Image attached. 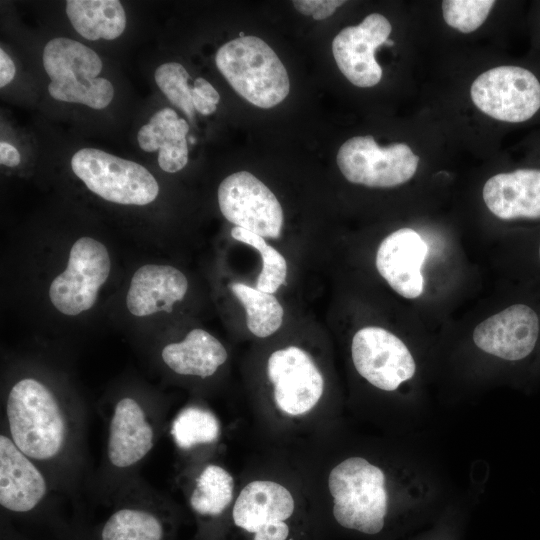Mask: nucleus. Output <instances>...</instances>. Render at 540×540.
Listing matches in <instances>:
<instances>
[{
  "mask_svg": "<svg viewBox=\"0 0 540 540\" xmlns=\"http://www.w3.org/2000/svg\"><path fill=\"white\" fill-rule=\"evenodd\" d=\"M215 62L231 87L257 107H274L289 94L285 66L274 50L256 36L225 43L217 51Z\"/></svg>",
  "mask_w": 540,
  "mask_h": 540,
  "instance_id": "nucleus-4",
  "label": "nucleus"
},
{
  "mask_svg": "<svg viewBox=\"0 0 540 540\" xmlns=\"http://www.w3.org/2000/svg\"><path fill=\"white\" fill-rule=\"evenodd\" d=\"M171 526L160 514L145 508L123 507L102 524L100 540H169Z\"/></svg>",
  "mask_w": 540,
  "mask_h": 540,
  "instance_id": "nucleus-24",
  "label": "nucleus"
},
{
  "mask_svg": "<svg viewBox=\"0 0 540 540\" xmlns=\"http://www.w3.org/2000/svg\"><path fill=\"white\" fill-rule=\"evenodd\" d=\"M43 66L51 80L49 94L56 100L103 109L113 99L111 82L97 77L102 71L100 57L78 41L65 37L50 40L43 50Z\"/></svg>",
  "mask_w": 540,
  "mask_h": 540,
  "instance_id": "nucleus-5",
  "label": "nucleus"
},
{
  "mask_svg": "<svg viewBox=\"0 0 540 540\" xmlns=\"http://www.w3.org/2000/svg\"><path fill=\"white\" fill-rule=\"evenodd\" d=\"M483 199L502 220L540 219V169H518L492 176L483 187Z\"/></svg>",
  "mask_w": 540,
  "mask_h": 540,
  "instance_id": "nucleus-18",
  "label": "nucleus"
},
{
  "mask_svg": "<svg viewBox=\"0 0 540 540\" xmlns=\"http://www.w3.org/2000/svg\"><path fill=\"white\" fill-rule=\"evenodd\" d=\"M221 433L220 422L210 411L200 407H187L172 422L171 435L181 449L211 444Z\"/></svg>",
  "mask_w": 540,
  "mask_h": 540,
  "instance_id": "nucleus-26",
  "label": "nucleus"
},
{
  "mask_svg": "<svg viewBox=\"0 0 540 540\" xmlns=\"http://www.w3.org/2000/svg\"><path fill=\"white\" fill-rule=\"evenodd\" d=\"M427 253L426 242L415 230L401 228L381 242L376 268L396 293L414 299L424 290L421 268Z\"/></svg>",
  "mask_w": 540,
  "mask_h": 540,
  "instance_id": "nucleus-15",
  "label": "nucleus"
},
{
  "mask_svg": "<svg viewBox=\"0 0 540 540\" xmlns=\"http://www.w3.org/2000/svg\"><path fill=\"white\" fill-rule=\"evenodd\" d=\"M340 0H297L293 1L294 7L303 15L312 16L315 20L326 19L331 16L336 8L344 4Z\"/></svg>",
  "mask_w": 540,
  "mask_h": 540,
  "instance_id": "nucleus-30",
  "label": "nucleus"
},
{
  "mask_svg": "<svg viewBox=\"0 0 540 540\" xmlns=\"http://www.w3.org/2000/svg\"><path fill=\"white\" fill-rule=\"evenodd\" d=\"M231 236L239 242L250 245L260 253L263 265L256 282V288L266 293H275L285 282L287 276L286 259L256 233L235 226L231 230Z\"/></svg>",
  "mask_w": 540,
  "mask_h": 540,
  "instance_id": "nucleus-27",
  "label": "nucleus"
},
{
  "mask_svg": "<svg viewBox=\"0 0 540 540\" xmlns=\"http://www.w3.org/2000/svg\"><path fill=\"white\" fill-rule=\"evenodd\" d=\"M188 289L185 275L169 265L147 264L134 273L126 297L131 314L147 316L160 311L171 312Z\"/></svg>",
  "mask_w": 540,
  "mask_h": 540,
  "instance_id": "nucleus-20",
  "label": "nucleus"
},
{
  "mask_svg": "<svg viewBox=\"0 0 540 540\" xmlns=\"http://www.w3.org/2000/svg\"><path fill=\"white\" fill-rule=\"evenodd\" d=\"M267 377L273 386L277 414L296 421L310 415L319 405L324 377L312 356L297 346L274 351L267 361Z\"/></svg>",
  "mask_w": 540,
  "mask_h": 540,
  "instance_id": "nucleus-7",
  "label": "nucleus"
},
{
  "mask_svg": "<svg viewBox=\"0 0 540 540\" xmlns=\"http://www.w3.org/2000/svg\"><path fill=\"white\" fill-rule=\"evenodd\" d=\"M232 474L217 464L199 472L188 503L198 523L197 540H218L236 498Z\"/></svg>",
  "mask_w": 540,
  "mask_h": 540,
  "instance_id": "nucleus-17",
  "label": "nucleus"
},
{
  "mask_svg": "<svg viewBox=\"0 0 540 540\" xmlns=\"http://www.w3.org/2000/svg\"><path fill=\"white\" fill-rule=\"evenodd\" d=\"M314 521L291 489L269 478L238 492L218 540H312Z\"/></svg>",
  "mask_w": 540,
  "mask_h": 540,
  "instance_id": "nucleus-1",
  "label": "nucleus"
},
{
  "mask_svg": "<svg viewBox=\"0 0 540 540\" xmlns=\"http://www.w3.org/2000/svg\"><path fill=\"white\" fill-rule=\"evenodd\" d=\"M473 341L498 358L523 361L540 342V314L527 303H514L479 323L473 331Z\"/></svg>",
  "mask_w": 540,
  "mask_h": 540,
  "instance_id": "nucleus-13",
  "label": "nucleus"
},
{
  "mask_svg": "<svg viewBox=\"0 0 540 540\" xmlns=\"http://www.w3.org/2000/svg\"><path fill=\"white\" fill-rule=\"evenodd\" d=\"M45 477L6 435L0 436V504L13 513H28L44 499Z\"/></svg>",
  "mask_w": 540,
  "mask_h": 540,
  "instance_id": "nucleus-16",
  "label": "nucleus"
},
{
  "mask_svg": "<svg viewBox=\"0 0 540 540\" xmlns=\"http://www.w3.org/2000/svg\"><path fill=\"white\" fill-rule=\"evenodd\" d=\"M155 82L167 99L182 110L189 119H193L192 87L190 76L183 65L167 62L160 65L154 74Z\"/></svg>",
  "mask_w": 540,
  "mask_h": 540,
  "instance_id": "nucleus-28",
  "label": "nucleus"
},
{
  "mask_svg": "<svg viewBox=\"0 0 540 540\" xmlns=\"http://www.w3.org/2000/svg\"><path fill=\"white\" fill-rule=\"evenodd\" d=\"M192 87L193 92L199 97L215 105L220 101L219 93L206 79L197 78Z\"/></svg>",
  "mask_w": 540,
  "mask_h": 540,
  "instance_id": "nucleus-31",
  "label": "nucleus"
},
{
  "mask_svg": "<svg viewBox=\"0 0 540 540\" xmlns=\"http://www.w3.org/2000/svg\"><path fill=\"white\" fill-rule=\"evenodd\" d=\"M351 356L359 375L384 391L396 390L416 370L413 356L403 341L381 327L358 330L352 339Z\"/></svg>",
  "mask_w": 540,
  "mask_h": 540,
  "instance_id": "nucleus-12",
  "label": "nucleus"
},
{
  "mask_svg": "<svg viewBox=\"0 0 540 540\" xmlns=\"http://www.w3.org/2000/svg\"><path fill=\"white\" fill-rule=\"evenodd\" d=\"M21 161L18 150L11 144L2 141L0 143V162L8 167H15Z\"/></svg>",
  "mask_w": 540,
  "mask_h": 540,
  "instance_id": "nucleus-33",
  "label": "nucleus"
},
{
  "mask_svg": "<svg viewBox=\"0 0 540 540\" xmlns=\"http://www.w3.org/2000/svg\"><path fill=\"white\" fill-rule=\"evenodd\" d=\"M494 4L493 0H445L443 17L452 28L471 33L484 23Z\"/></svg>",
  "mask_w": 540,
  "mask_h": 540,
  "instance_id": "nucleus-29",
  "label": "nucleus"
},
{
  "mask_svg": "<svg viewBox=\"0 0 540 540\" xmlns=\"http://www.w3.org/2000/svg\"><path fill=\"white\" fill-rule=\"evenodd\" d=\"M66 14L74 29L90 41L116 39L126 27V14L118 0H69Z\"/></svg>",
  "mask_w": 540,
  "mask_h": 540,
  "instance_id": "nucleus-23",
  "label": "nucleus"
},
{
  "mask_svg": "<svg viewBox=\"0 0 540 540\" xmlns=\"http://www.w3.org/2000/svg\"><path fill=\"white\" fill-rule=\"evenodd\" d=\"M384 44H386V45H388V46H393V45H394V42H393L392 40H388V39H387V40L385 41Z\"/></svg>",
  "mask_w": 540,
  "mask_h": 540,
  "instance_id": "nucleus-36",
  "label": "nucleus"
},
{
  "mask_svg": "<svg viewBox=\"0 0 540 540\" xmlns=\"http://www.w3.org/2000/svg\"><path fill=\"white\" fill-rule=\"evenodd\" d=\"M15 65L9 55L0 49V87L9 84L15 76Z\"/></svg>",
  "mask_w": 540,
  "mask_h": 540,
  "instance_id": "nucleus-32",
  "label": "nucleus"
},
{
  "mask_svg": "<svg viewBox=\"0 0 540 540\" xmlns=\"http://www.w3.org/2000/svg\"><path fill=\"white\" fill-rule=\"evenodd\" d=\"M392 31L390 22L379 13L368 15L357 26L342 29L332 41V52L343 75L355 86L372 87L382 78L375 59L376 49Z\"/></svg>",
  "mask_w": 540,
  "mask_h": 540,
  "instance_id": "nucleus-14",
  "label": "nucleus"
},
{
  "mask_svg": "<svg viewBox=\"0 0 540 540\" xmlns=\"http://www.w3.org/2000/svg\"><path fill=\"white\" fill-rule=\"evenodd\" d=\"M188 131L186 120L178 118L173 109L163 108L140 128L137 139L142 150H159L158 164L163 171L175 173L188 162Z\"/></svg>",
  "mask_w": 540,
  "mask_h": 540,
  "instance_id": "nucleus-21",
  "label": "nucleus"
},
{
  "mask_svg": "<svg viewBox=\"0 0 540 540\" xmlns=\"http://www.w3.org/2000/svg\"><path fill=\"white\" fill-rule=\"evenodd\" d=\"M228 358L222 343L203 329L191 330L184 340L162 350L165 364L180 375L212 376Z\"/></svg>",
  "mask_w": 540,
  "mask_h": 540,
  "instance_id": "nucleus-22",
  "label": "nucleus"
},
{
  "mask_svg": "<svg viewBox=\"0 0 540 540\" xmlns=\"http://www.w3.org/2000/svg\"><path fill=\"white\" fill-rule=\"evenodd\" d=\"M230 288L246 310V324L253 335L265 338L281 327L284 310L273 294L241 282L232 283Z\"/></svg>",
  "mask_w": 540,
  "mask_h": 540,
  "instance_id": "nucleus-25",
  "label": "nucleus"
},
{
  "mask_svg": "<svg viewBox=\"0 0 540 540\" xmlns=\"http://www.w3.org/2000/svg\"><path fill=\"white\" fill-rule=\"evenodd\" d=\"M223 216L263 238H278L283 226V210L274 193L247 171L226 177L218 188Z\"/></svg>",
  "mask_w": 540,
  "mask_h": 540,
  "instance_id": "nucleus-11",
  "label": "nucleus"
},
{
  "mask_svg": "<svg viewBox=\"0 0 540 540\" xmlns=\"http://www.w3.org/2000/svg\"><path fill=\"white\" fill-rule=\"evenodd\" d=\"M6 415L10 438L31 459L50 460L62 451L65 417L55 395L40 381H18L8 394Z\"/></svg>",
  "mask_w": 540,
  "mask_h": 540,
  "instance_id": "nucleus-3",
  "label": "nucleus"
},
{
  "mask_svg": "<svg viewBox=\"0 0 540 540\" xmlns=\"http://www.w3.org/2000/svg\"><path fill=\"white\" fill-rule=\"evenodd\" d=\"M110 257L105 245L91 237H81L72 246L64 272L51 283L49 297L61 313L75 316L90 309L110 273Z\"/></svg>",
  "mask_w": 540,
  "mask_h": 540,
  "instance_id": "nucleus-10",
  "label": "nucleus"
},
{
  "mask_svg": "<svg viewBox=\"0 0 540 540\" xmlns=\"http://www.w3.org/2000/svg\"><path fill=\"white\" fill-rule=\"evenodd\" d=\"M154 445V430L141 405L133 398H122L115 405L109 424L107 455L117 468H128L141 461Z\"/></svg>",
  "mask_w": 540,
  "mask_h": 540,
  "instance_id": "nucleus-19",
  "label": "nucleus"
},
{
  "mask_svg": "<svg viewBox=\"0 0 540 540\" xmlns=\"http://www.w3.org/2000/svg\"><path fill=\"white\" fill-rule=\"evenodd\" d=\"M74 174L101 198L123 205L153 202L159 186L142 165L96 148H83L71 159Z\"/></svg>",
  "mask_w": 540,
  "mask_h": 540,
  "instance_id": "nucleus-6",
  "label": "nucleus"
},
{
  "mask_svg": "<svg viewBox=\"0 0 540 540\" xmlns=\"http://www.w3.org/2000/svg\"><path fill=\"white\" fill-rule=\"evenodd\" d=\"M192 102H193L194 109L203 115H210L214 113L217 109L215 104L199 97L197 94L193 92V90H192Z\"/></svg>",
  "mask_w": 540,
  "mask_h": 540,
  "instance_id": "nucleus-34",
  "label": "nucleus"
},
{
  "mask_svg": "<svg viewBox=\"0 0 540 540\" xmlns=\"http://www.w3.org/2000/svg\"><path fill=\"white\" fill-rule=\"evenodd\" d=\"M534 257H535V262H537V264H538V266L540 268V239H539L538 243L535 245Z\"/></svg>",
  "mask_w": 540,
  "mask_h": 540,
  "instance_id": "nucleus-35",
  "label": "nucleus"
},
{
  "mask_svg": "<svg viewBox=\"0 0 540 540\" xmlns=\"http://www.w3.org/2000/svg\"><path fill=\"white\" fill-rule=\"evenodd\" d=\"M385 482L383 470L362 457L336 464L327 478L334 523L360 535L382 533L389 512Z\"/></svg>",
  "mask_w": 540,
  "mask_h": 540,
  "instance_id": "nucleus-2",
  "label": "nucleus"
},
{
  "mask_svg": "<svg viewBox=\"0 0 540 540\" xmlns=\"http://www.w3.org/2000/svg\"><path fill=\"white\" fill-rule=\"evenodd\" d=\"M470 95L483 113L510 123L526 121L540 108L538 79L517 66H499L480 74L471 85Z\"/></svg>",
  "mask_w": 540,
  "mask_h": 540,
  "instance_id": "nucleus-9",
  "label": "nucleus"
},
{
  "mask_svg": "<svg viewBox=\"0 0 540 540\" xmlns=\"http://www.w3.org/2000/svg\"><path fill=\"white\" fill-rule=\"evenodd\" d=\"M419 157L405 143L379 146L370 136L348 139L339 148L337 165L351 183L388 188L409 181L418 167Z\"/></svg>",
  "mask_w": 540,
  "mask_h": 540,
  "instance_id": "nucleus-8",
  "label": "nucleus"
}]
</instances>
